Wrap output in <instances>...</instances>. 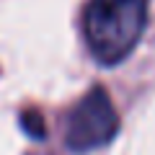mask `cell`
<instances>
[{
	"label": "cell",
	"mask_w": 155,
	"mask_h": 155,
	"mask_svg": "<svg viewBox=\"0 0 155 155\" xmlns=\"http://www.w3.org/2000/svg\"><path fill=\"white\" fill-rule=\"evenodd\" d=\"M122 122L119 111L104 85H96L80 98V104L70 111L65 129V142L72 153H91L116 137Z\"/></svg>",
	"instance_id": "cell-2"
},
{
	"label": "cell",
	"mask_w": 155,
	"mask_h": 155,
	"mask_svg": "<svg viewBox=\"0 0 155 155\" xmlns=\"http://www.w3.org/2000/svg\"><path fill=\"white\" fill-rule=\"evenodd\" d=\"M150 0H88L83 8V39L98 65L124 62L147 28Z\"/></svg>",
	"instance_id": "cell-1"
},
{
	"label": "cell",
	"mask_w": 155,
	"mask_h": 155,
	"mask_svg": "<svg viewBox=\"0 0 155 155\" xmlns=\"http://www.w3.org/2000/svg\"><path fill=\"white\" fill-rule=\"evenodd\" d=\"M21 129H23L31 140H44V137H47L44 116L36 114V111H26V114L21 116Z\"/></svg>",
	"instance_id": "cell-3"
}]
</instances>
